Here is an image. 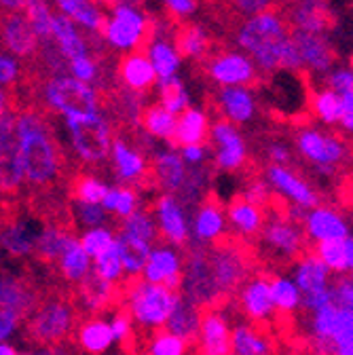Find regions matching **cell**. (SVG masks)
I'll list each match as a JSON object with an SVG mask.
<instances>
[{
  "label": "cell",
  "instance_id": "1",
  "mask_svg": "<svg viewBox=\"0 0 353 355\" xmlns=\"http://www.w3.org/2000/svg\"><path fill=\"white\" fill-rule=\"evenodd\" d=\"M89 318L83 311L76 288L47 277L45 294L32 315L24 322L21 338L34 349H49L72 343L78 324Z\"/></svg>",
  "mask_w": 353,
  "mask_h": 355
},
{
  "label": "cell",
  "instance_id": "2",
  "mask_svg": "<svg viewBox=\"0 0 353 355\" xmlns=\"http://www.w3.org/2000/svg\"><path fill=\"white\" fill-rule=\"evenodd\" d=\"M233 40L256 64L262 78L282 70V53L290 40V24L282 11L260 13L243 19L231 30Z\"/></svg>",
  "mask_w": 353,
  "mask_h": 355
},
{
  "label": "cell",
  "instance_id": "3",
  "mask_svg": "<svg viewBox=\"0 0 353 355\" xmlns=\"http://www.w3.org/2000/svg\"><path fill=\"white\" fill-rule=\"evenodd\" d=\"M117 288L121 306L129 311L144 345L155 330L167 326L175 304L182 296L180 290H169L165 286L150 284L142 275H125L117 284Z\"/></svg>",
  "mask_w": 353,
  "mask_h": 355
},
{
  "label": "cell",
  "instance_id": "4",
  "mask_svg": "<svg viewBox=\"0 0 353 355\" xmlns=\"http://www.w3.org/2000/svg\"><path fill=\"white\" fill-rule=\"evenodd\" d=\"M40 102L51 114L60 112L66 119L85 121L102 114L100 92L89 83L74 78L72 74H58L42 80Z\"/></svg>",
  "mask_w": 353,
  "mask_h": 355
},
{
  "label": "cell",
  "instance_id": "5",
  "mask_svg": "<svg viewBox=\"0 0 353 355\" xmlns=\"http://www.w3.org/2000/svg\"><path fill=\"white\" fill-rule=\"evenodd\" d=\"M294 146L302 161L311 163L324 175H336L353 163V153L347 142L336 133L318 127H296Z\"/></svg>",
  "mask_w": 353,
  "mask_h": 355
},
{
  "label": "cell",
  "instance_id": "6",
  "mask_svg": "<svg viewBox=\"0 0 353 355\" xmlns=\"http://www.w3.org/2000/svg\"><path fill=\"white\" fill-rule=\"evenodd\" d=\"M157 21L146 17L138 7L119 5L112 9L110 19L106 21L104 40L112 49L121 51H140L146 53L157 34Z\"/></svg>",
  "mask_w": 353,
  "mask_h": 355
},
{
  "label": "cell",
  "instance_id": "7",
  "mask_svg": "<svg viewBox=\"0 0 353 355\" xmlns=\"http://www.w3.org/2000/svg\"><path fill=\"white\" fill-rule=\"evenodd\" d=\"M66 129L78 163L94 167L108 161L112 150V123L106 116L98 114L85 121L66 119Z\"/></svg>",
  "mask_w": 353,
  "mask_h": 355
},
{
  "label": "cell",
  "instance_id": "8",
  "mask_svg": "<svg viewBox=\"0 0 353 355\" xmlns=\"http://www.w3.org/2000/svg\"><path fill=\"white\" fill-rule=\"evenodd\" d=\"M182 296L189 298L199 309L203 306H220L223 309L227 302L220 296L212 266L207 258V245L191 241V245L184 252V271H182Z\"/></svg>",
  "mask_w": 353,
  "mask_h": 355
},
{
  "label": "cell",
  "instance_id": "9",
  "mask_svg": "<svg viewBox=\"0 0 353 355\" xmlns=\"http://www.w3.org/2000/svg\"><path fill=\"white\" fill-rule=\"evenodd\" d=\"M197 68H201L203 74L218 87H246L262 80L256 64L248 55L231 47H223V44H216L209 58L197 64Z\"/></svg>",
  "mask_w": 353,
  "mask_h": 355
},
{
  "label": "cell",
  "instance_id": "10",
  "mask_svg": "<svg viewBox=\"0 0 353 355\" xmlns=\"http://www.w3.org/2000/svg\"><path fill=\"white\" fill-rule=\"evenodd\" d=\"M24 165L15 112L0 116V197L24 199Z\"/></svg>",
  "mask_w": 353,
  "mask_h": 355
},
{
  "label": "cell",
  "instance_id": "11",
  "mask_svg": "<svg viewBox=\"0 0 353 355\" xmlns=\"http://www.w3.org/2000/svg\"><path fill=\"white\" fill-rule=\"evenodd\" d=\"M273 277L275 273L267 269H256V273L237 292L235 300H237L239 313L243 320L258 324V326H269V320L275 318V302L271 294Z\"/></svg>",
  "mask_w": 353,
  "mask_h": 355
},
{
  "label": "cell",
  "instance_id": "12",
  "mask_svg": "<svg viewBox=\"0 0 353 355\" xmlns=\"http://www.w3.org/2000/svg\"><path fill=\"white\" fill-rule=\"evenodd\" d=\"M209 144L214 146V167L220 171H246L252 165L246 140L235 123L227 119H216L212 123Z\"/></svg>",
  "mask_w": 353,
  "mask_h": 355
},
{
  "label": "cell",
  "instance_id": "13",
  "mask_svg": "<svg viewBox=\"0 0 353 355\" xmlns=\"http://www.w3.org/2000/svg\"><path fill=\"white\" fill-rule=\"evenodd\" d=\"M191 355H233V330L220 306L201 309L199 336L191 345Z\"/></svg>",
  "mask_w": 353,
  "mask_h": 355
},
{
  "label": "cell",
  "instance_id": "14",
  "mask_svg": "<svg viewBox=\"0 0 353 355\" xmlns=\"http://www.w3.org/2000/svg\"><path fill=\"white\" fill-rule=\"evenodd\" d=\"M264 178L271 184V189L275 193H279L282 197H288L290 201H294L296 205L302 207H318V205H328L324 203V195L318 193L313 189V184L302 178V169H294V167H286V165H264Z\"/></svg>",
  "mask_w": 353,
  "mask_h": 355
},
{
  "label": "cell",
  "instance_id": "15",
  "mask_svg": "<svg viewBox=\"0 0 353 355\" xmlns=\"http://www.w3.org/2000/svg\"><path fill=\"white\" fill-rule=\"evenodd\" d=\"M150 211L157 214L161 239L187 252V248L191 245L193 239H191L189 216H187L180 199L171 193H163L153 201Z\"/></svg>",
  "mask_w": 353,
  "mask_h": 355
},
{
  "label": "cell",
  "instance_id": "16",
  "mask_svg": "<svg viewBox=\"0 0 353 355\" xmlns=\"http://www.w3.org/2000/svg\"><path fill=\"white\" fill-rule=\"evenodd\" d=\"M290 36H292L294 44L298 47V53L302 58V64H304L307 72L330 74L334 70L338 53L332 47L328 34H318V32L290 28Z\"/></svg>",
  "mask_w": 353,
  "mask_h": 355
},
{
  "label": "cell",
  "instance_id": "17",
  "mask_svg": "<svg viewBox=\"0 0 353 355\" xmlns=\"http://www.w3.org/2000/svg\"><path fill=\"white\" fill-rule=\"evenodd\" d=\"M74 288H76L78 302L87 315L102 318L104 313H114V311L121 306L117 284L100 277L96 271L87 273V277L80 284H76Z\"/></svg>",
  "mask_w": 353,
  "mask_h": 355
},
{
  "label": "cell",
  "instance_id": "18",
  "mask_svg": "<svg viewBox=\"0 0 353 355\" xmlns=\"http://www.w3.org/2000/svg\"><path fill=\"white\" fill-rule=\"evenodd\" d=\"M284 15L290 28L307 32L328 34L336 28V13L330 0H290Z\"/></svg>",
  "mask_w": 353,
  "mask_h": 355
},
{
  "label": "cell",
  "instance_id": "19",
  "mask_svg": "<svg viewBox=\"0 0 353 355\" xmlns=\"http://www.w3.org/2000/svg\"><path fill=\"white\" fill-rule=\"evenodd\" d=\"M144 279L169 290H182V258L178 248L167 241H159L150 252Z\"/></svg>",
  "mask_w": 353,
  "mask_h": 355
},
{
  "label": "cell",
  "instance_id": "20",
  "mask_svg": "<svg viewBox=\"0 0 353 355\" xmlns=\"http://www.w3.org/2000/svg\"><path fill=\"white\" fill-rule=\"evenodd\" d=\"M207 104L216 119H227L235 125H243L256 116V98L246 87H220Z\"/></svg>",
  "mask_w": 353,
  "mask_h": 355
},
{
  "label": "cell",
  "instance_id": "21",
  "mask_svg": "<svg viewBox=\"0 0 353 355\" xmlns=\"http://www.w3.org/2000/svg\"><path fill=\"white\" fill-rule=\"evenodd\" d=\"M209 5L214 7L216 19L223 21V26L231 32L235 24L250 19L254 15L269 11L286 13L290 0H209Z\"/></svg>",
  "mask_w": 353,
  "mask_h": 355
},
{
  "label": "cell",
  "instance_id": "22",
  "mask_svg": "<svg viewBox=\"0 0 353 355\" xmlns=\"http://www.w3.org/2000/svg\"><path fill=\"white\" fill-rule=\"evenodd\" d=\"M173 44L178 49L182 60H191L195 64H201L209 58V53L216 49V40L209 36V32L195 21H178L173 28Z\"/></svg>",
  "mask_w": 353,
  "mask_h": 355
},
{
  "label": "cell",
  "instance_id": "23",
  "mask_svg": "<svg viewBox=\"0 0 353 355\" xmlns=\"http://www.w3.org/2000/svg\"><path fill=\"white\" fill-rule=\"evenodd\" d=\"M225 220L223 203L214 191H207L193 216V241L203 245L214 243L218 237L225 235Z\"/></svg>",
  "mask_w": 353,
  "mask_h": 355
},
{
  "label": "cell",
  "instance_id": "24",
  "mask_svg": "<svg viewBox=\"0 0 353 355\" xmlns=\"http://www.w3.org/2000/svg\"><path fill=\"white\" fill-rule=\"evenodd\" d=\"M227 218L235 229L237 237L256 243L264 222H267V209L252 203L246 195H235L227 207Z\"/></svg>",
  "mask_w": 353,
  "mask_h": 355
},
{
  "label": "cell",
  "instance_id": "25",
  "mask_svg": "<svg viewBox=\"0 0 353 355\" xmlns=\"http://www.w3.org/2000/svg\"><path fill=\"white\" fill-rule=\"evenodd\" d=\"M304 231H307V237L311 239V243L349 237L347 218L341 211H336L334 205H318L309 211Z\"/></svg>",
  "mask_w": 353,
  "mask_h": 355
},
{
  "label": "cell",
  "instance_id": "26",
  "mask_svg": "<svg viewBox=\"0 0 353 355\" xmlns=\"http://www.w3.org/2000/svg\"><path fill=\"white\" fill-rule=\"evenodd\" d=\"M117 78L123 83V87L131 89V92L138 94H146L148 89H153V85L157 83V72L153 62L148 60L146 53L140 51H131L125 53L119 64H117Z\"/></svg>",
  "mask_w": 353,
  "mask_h": 355
},
{
  "label": "cell",
  "instance_id": "27",
  "mask_svg": "<svg viewBox=\"0 0 353 355\" xmlns=\"http://www.w3.org/2000/svg\"><path fill=\"white\" fill-rule=\"evenodd\" d=\"M271 326L237 322L233 328V355H273Z\"/></svg>",
  "mask_w": 353,
  "mask_h": 355
},
{
  "label": "cell",
  "instance_id": "28",
  "mask_svg": "<svg viewBox=\"0 0 353 355\" xmlns=\"http://www.w3.org/2000/svg\"><path fill=\"white\" fill-rule=\"evenodd\" d=\"M112 340H114L112 326L98 315H89L78 324L72 345L85 355H102L108 351Z\"/></svg>",
  "mask_w": 353,
  "mask_h": 355
},
{
  "label": "cell",
  "instance_id": "29",
  "mask_svg": "<svg viewBox=\"0 0 353 355\" xmlns=\"http://www.w3.org/2000/svg\"><path fill=\"white\" fill-rule=\"evenodd\" d=\"M153 171L157 178V187L165 193L178 195V191L182 189V184L187 182V161L182 159L180 153H173L171 148L167 150H159L153 155Z\"/></svg>",
  "mask_w": 353,
  "mask_h": 355
},
{
  "label": "cell",
  "instance_id": "30",
  "mask_svg": "<svg viewBox=\"0 0 353 355\" xmlns=\"http://www.w3.org/2000/svg\"><path fill=\"white\" fill-rule=\"evenodd\" d=\"M209 119L203 110L197 108H187L180 116H178V125H175V133L173 140L169 142L171 148H184V146H207L209 142Z\"/></svg>",
  "mask_w": 353,
  "mask_h": 355
},
{
  "label": "cell",
  "instance_id": "31",
  "mask_svg": "<svg viewBox=\"0 0 353 355\" xmlns=\"http://www.w3.org/2000/svg\"><path fill=\"white\" fill-rule=\"evenodd\" d=\"M294 275H296V286L302 294H318L330 288V269L313 254L309 252L304 254L296 266H294Z\"/></svg>",
  "mask_w": 353,
  "mask_h": 355
},
{
  "label": "cell",
  "instance_id": "32",
  "mask_svg": "<svg viewBox=\"0 0 353 355\" xmlns=\"http://www.w3.org/2000/svg\"><path fill=\"white\" fill-rule=\"evenodd\" d=\"M36 237H38V233H32L30 222L26 218H21L19 222H15V225L0 231V248L9 254L11 260H15L17 264H24V262L32 260Z\"/></svg>",
  "mask_w": 353,
  "mask_h": 355
},
{
  "label": "cell",
  "instance_id": "33",
  "mask_svg": "<svg viewBox=\"0 0 353 355\" xmlns=\"http://www.w3.org/2000/svg\"><path fill=\"white\" fill-rule=\"evenodd\" d=\"M55 5L60 7V11L70 17L72 21L80 24L83 28L89 30V34L94 36H102L106 32V17L102 15V11L94 5V0H55Z\"/></svg>",
  "mask_w": 353,
  "mask_h": 355
},
{
  "label": "cell",
  "instance_id": "34",
  "mask_svg": "<svg viewBox=\"0 0 353 355\" xmlns=\"http://www.w3.org/2000/svg\"><path fill=\"white\" fill-rule=\"evenodd\" d=\"M87 273H89V256L83 250L80 239H72L64 252V256L60 258L58 264V273L53 277V282H64L70 286L80 284Z\"/></svg>",
  "mask_w": 353,
  "mask_h": 355
},
{
  "label": "cell",
  "instance_id": "35",
  "mask_svg": "<svg viewBox=\"0 0 353 355\" xmlns=\"http://www.w3.org/2000/svg\"><path fill=\"white\" fill-rule=\"evenodd\" d=\"M53 38L68 62L83 55H94L89 42L78 36L72 19L66 17L64 13H53Z\"/></svg>",
  "mask_w": 353,
  "mask_h": 355
},
{
  "label": "cell",
  "instance_id": "36",
  "mask_svg": "<svg viewBox=\"0 0 353 355\" xmlns=\"http://www.w3.org/2000/svg\"><path fill=\"white\" fill-rule=\"evenodd\" d=\"M199 326H201V309L193 304L189 298L180 296L178 304H175L173 313L167 322V330L182 336L191 347L199 336Z\"/></svg>",
  "mask_w": 353,
  "mask_h": 355
},
{
  "label": "cell",
  "instance_id": "37",
  "mask_svg": "<svg viewBox=\"0 0 353 355\" xmlns=\"http://www.w3.org/2000/svg\"><path fill=\"white\" fill-rule=\"evenodd\" d=\"M146 55L153 62L159 80L169 78V76H175V70L180 68V62H182L178 49H175V44L171 40H167L165 34L159 28H157V34H155V38L150 42Z\"/></svg>",
  "mask_w": 353,
  "mask_h": 355
},
{
  "label": "cell",
  "instance_id": "38",
  "mask_svg": "<svg viewBox=\"0 0 353 355\" xmlns=\"http://www.w3.org/2000/svg\"><path fill=\"white\" fill-rule=\"evenodd\" d=\"M175 125H178V116H175L173 112H169L161 102L144 106L142 116H140V127L148 133L150 138L171 142L173 133H175Z\"/></svg>",
  "mask_w": 353,
  "mask_h": 355
},
{
  "label": "cell",
  "instance_id": "39",
  "mask_svg": "<svg viewBox=\"0 0 353 355\" xmlns=\"http://www.w3.org/2000/svg\"><path fill=\"white\" fill-rule=\"evenodd\" d=\"M119 241V252H121V260H123V269L127 275H140L144 273L148 258H150V243L131 237L127 233H119L117 235Z\"/></svg>",
  "mask_w": 353,
  "mask_h": 355
},
{
  "label": "cell",
  "instance_id": "40",
  "mask_svg": "<svg viewBox=\"0 0 353 355\" xmlns=\"http://www.w3.org/2000/svg\"><path fill=\"white\" fill-rule=\"evenodd\" d=\"M108 191L110 189L106 187V182H102L94 173H85V171H78L68 182V199L74 203L98 205L106 199Z\"/></svg>",
  "mask_w": 353,
  "mask_h": 355
},
{
  "label": "cell",
  "instance_id": "41",
  "mask_svg": "<svg viewBox=\"0 0 353 355\" xmlns=\"http://www.w3.org/2000/svg\"><path fill=\"white\" fill-rule=\"evenodd\" d=\"M309 108L316 119H320L326 125L341 123L343 116V96L336 94L334 89H318V92H309Z\"/></svg>",
  "mask_w": 353,
  "mask_h": 355
},
{
  "label": "cell",
  "instance_id": "42",
  "mask_svg": "<svg viewBox=\"0 0 353 355\" xmlns=\"http://www.w3.org/2000/svg\"><path fill=\"white\" fill-rule=\"evenodd\" d=\"M311 252L328 266L330 271L349 273V252H351V237L347 239H328L311 243Z\"/></svg>",
  "mask_w": 353,
  "mask_h": 355
},
{
  "label": "cell",
  "instance_id": "43",
  "mask_svg": "<svg viewBox=\"0 0 353 355\" xmlns=\"http://www.w3.org/2000/svg\"><path fill=\"white\" fill-rule=\"evenodd\" d=\"M119 233H127L131 237H138V239H142V241H146L150 245H157L159 241H163L161 233H159V227L155 225V220H153V211L148 207H140L138 211L123 218Z\"/></svg>",
  "mask_w": 353,
  "mask_h": 355
},
{
  "label": "cell",
  "instance_id": "44",
  "mask_svg": "<svg viewBox=\"0 0 353 355\" xmlns=\"http://www.w3.org/2000/svg\"><path fill=\"white\" fill-rule=\"evenodd\" d=\"M189 349L191 347L182 336L169 332L167 328H159L148 336L142 355H187Z\"/></svg>",
  "mask_w": 353,
  "mask_h": 355
},
{
  "label": "cell",
  "instance_id": "45",
  "mask_svg": "<svg viewBox=\"0 0 353 355\" xmlns=\"http://www.w3.org/2000/svg\"><path fill=\"white\" fill-rule=\"evenodd\" d=\"M104 209L117 218H127L134 211L140 209V197H138V189L131 187H114L108 191L106 199L102 201Z\"/></svg>",
  "mask_w": 353,
  "mask_h": 355
},
{
  "label": "cell",
  "instance_id": "46",
  "mask_svg": "<svg viewBox=\"0 0 353 355\" xmlns=\"http://www.w3.org/2000/svg\"><path fill=\"white\" fill-rule=\"evenodd\" d=\"M271 294H273V302H275V311L277 313H298L302 300H300V290L294 282L286 279V277H273L271 279Z\"/></svg>",
  "mask_w": 353,
  "mask_h": 355
},
{
  "label": "cell",
  "instance_id": "47",
  "mask_svg": "<svg viewBox=\"0 0 353 355\" xmlns=\"http://www.w3.org/2000/svg\"><path fill=\"white\" fill-rule=\"evenodd\" d=\"M159 102L169 112H173L175 116L182 114L189 108L191 98H189L187 89H184V85H182V80L178 76H169V78L159 80Z\"/></svg>",
  "mask_w": 353,
  "mask_h": 355
},
{
  "label": "cell",
  "instance_id": "48",
  "mask_svg": "<svg viewBox=\"0 0 353 355\" xmlns=\"http://www.w3.org/2000/svg\"><path fill=\"white\" fill-rule=\"evenodd\" d=\"M26 15L40 38V42L53 38V13L47 0H26Z\"/></svg>",
  "mask_w": 353,
  "mask_h": 355
},
{
  "label": "cell",
  "instance_id": "49",
  "mask_svg": "<svg viewBox=\"0 0 353 355\" xmlns=\"http://www.w3.org/2000/svg\"><path fill=\"white\" fill-rule=\"evenodd\" d=\"M94 271L112 284H119L123 279L125 269H123V260H121V252H119V241L110 250H106L104 254L94 258Z\"/></svg>",
  "mask_w": 353,
  "mask_h": 355
},
{
  "label": "cell",
  "instance_id": "50",
  "mask_svg": "<svg viewBox=\"0 0 353 355\" xmlns=\"http://www.w3.org/2000/svg\"><path fill=\"white\" fill-rule=\"evenodd\" d=\"M114 243H117V239H114L112 229H104V227L87 231L80 237V245H83V250L87 252V256H89V258H98L100 254L110 250Z\"/></svg>",
  "mask_w": 353,
  "mask_h": 355
},
{
  "label": "cell",
  "instance_id": "51",
  "mask_svg": "<svg viewBox=\"0 0 353 355\" xmlns=\"http://www.w3.org/2000/svg\"><path fill=\"white\" fill-rule=\"evenodd\" d=\"M26 66L13 55H7L5 49H0V87L3 89H17L24 80Z\"/></svg>",
  "mask_w": 353,
  "mask_h": 355
},
{
  "label": "cell",
  "instance_id": "52",
  "mask_svg": "<svg viewBox=\"0 0 353 355\" xmlns=\"http://www.w3.org/2000/svg\"><path fill=\"white\" fill-rule=\"evenodd\" d=\"M68 68L72 72L74 78L83 80V83H96L100 76V62L96 60V55H83V58H74L68 62Z\"/></svg>",
  "mask_w": 353,
  "mask_h": 355
},
{
  "label": "cell",
  "instance_id": "53",
  "mask_svg": "<svg viewBox=\"0 0 353 355\" xmlns=\"http://www.w3.org/2000/svg\"><path fill=\"white\" fill-rule=\"evenodd\" d=\"M330 288L336 306H353V271L338 273L330 282Z\"/></svg>",
  "mask_w": 353,
  "mask_h": 355
},
{
  "label": "cell",
  "instance_id": "54",
  "mask_svg": "<svg viewBox=\"0 0 353 355\" xmlns=\"http://www.w3.org/2000/svg\"><path fill=\"white\" fill-rule=\"evenodd\" d=\"M326 87L334 89L336 94H353V66L349 68H334L326 76Z\"/></svg>",
  "mask_w": 353,
  "mask_h": 355
},
{
  "label": "cell",
  "instance_id": "55",
  "mask_svg": "<svg viewBox=\"0 0 353 355\" xmlns=\"http://www.w3.org/2000/svg\"><path fill=\"white\" fill-rule=\"evenodd\" d=\"M163 5L175 21H187L197 11V0H163Z\"/></svg>",
  "mask_w": 353,
  "mask_h": 355
},
{
  "label": "cell",
  "instance_id": "56",
  "mask_svg": "<svg viewBox=\"0 0 353 355\" xmlns=\"http://www.w3.org/2000/svg\"><path fill=\"white\" fill-rule=\"evenodd\" d=\"M180 155H182V159L187 161V163H191V165H201L205 159H207V146H201V144H197V146H184L182 150H180Z\"/></svg>",
  "mask_w": 353,
  "mask_h": 355
},
{
  "label": "cell",
  "instance_id": "57",
  "mask_svg": "<svg viewBox=\"0 0 353 355\" xmlns=\"http://www.w3.org/2000/svg\"><path fill=\"white\" fill-rule=\"evenodd\" d=\"M341 127L353 133V94H343V116Z\"/></svg>",
  "mask_w": 353,
  "mask_h": 355
},
{
  "label": "cell",
  "instance_id": "58",
  "mask_svg": "<svg viewBox=\"0 0 353 355\" xmlns=\"http://www.w3.org/2000/svg\"><path fill=\"white\" fill-rule=\"evenodd\" d=\"M0 9L3 11H24L26 0H0Z\"/></svg>",
  "mask_w": 353,
  "mask_h": 355
},
{
  "label": "cell",
  "instance_id": "59",
  "mask_svg": "<svg viewBox=\"0 0 353 355\" xmlns=\"http://www.w3.org/2000/svg\"><path fill=\"white\" fill-rule=\"evenodd\" d=\"M11 112V96L7 94V89L0 87V116Z\"/></svg>",
  "mask_w": 353,
  "mask_h": 355
},
{
  "label": "cell",
  "instance_id": "60",
  "mask_svg": "<svg viewBox=\"0 0 353 355\" xmlns=\"http://www.w3.org/2000/svg\"><path fill=\"white\" fill-rule=\"evenodd\" d=\"M0 355H19V353L15 351V347H11V345H3V343H0Z\"/></svg>",
  "mask_w": 353,
  "mask_h": 355
},
{
  "label": "cell",
  "instance_id": "61",
  "mask_svg": "<svg viewBox=\"0 0 353 355\" xmlns=\"http://www.w3.org/2000/svg\"><path fill=\"white\" fill-rule=\"evenodd\" d=\"M349 271H353V239H351V252H349Z\"/></svg>",
  "mask_w": 353,
  "mask_h": 355
},
{
  "label": "cell",
  "instance_id": "62",
  "mask_svg": "<svg viewBox=\"0 0 353 355\" xmlns=\"http://www.w3.org/2000/svg\"><path fill=\"white\" fill-rule=\"evenodd\" d=\"M94 3H96V0H94ZM98 3H104V5L108 7V3H110V0H98Z\"/></svg>",
  "mask_w": 353,
  "mask_h": 355
},
{
  "label": "cell",
  "instance_id": "63",
  "mask_svg": "<svg viewBox=\"0 0 353 355\" xmlns=\"http://www.w3.org/2000/svg\"><path fill=\"white\" fill-rule=\"evenodd\" d=\"M19 355H32V353H19Z\"/></svg>",
  "mask_w": 353,
  "mask_h": 355
}]
</instances>
